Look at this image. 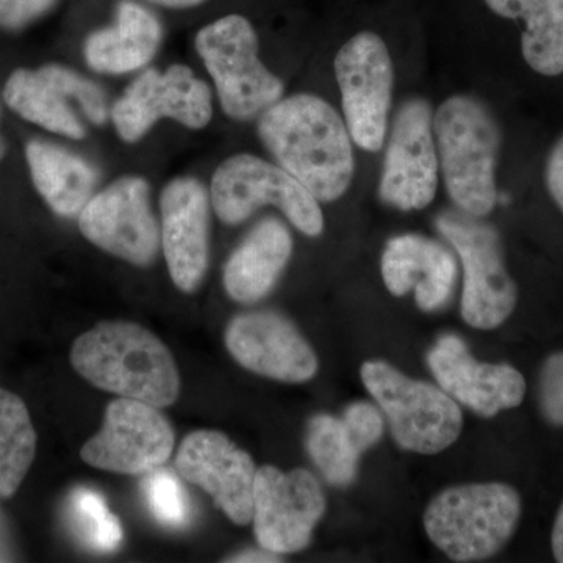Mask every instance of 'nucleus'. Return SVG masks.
Masks as SVG:
<instances>
[{"mask_svg": "<svg viewBox=\"0 0 563 563\" xmlns=\"http://www.w3.org/2000/svg\"><path fill=\"white\" fill-rule=\"evenodd\" d=\"M257 133L277 165L318 201H339L350 190L354 141L343 117L320 96L301 92L282 98L258 117Z\"/></svg>", "mask_w": 563, "mask_h": 563, "instance_id": "f257e3e1", "label": "nucleus"}, {"mask_svg": "<svg viewBox=\"0 0 563 563\" xmlns=\"http://www.w3.org/2000/svg\"><path fill=\"white\" fill-rule=\"evenodd\" d=\"M70 365L85 380L120 398L168 407L180 376L172 352L154 333L129 321H103L70 347Z\"/></svg>", "mask_w": 563, "mask_h": 563, "instance_id": "f03ea898", "label": "nucleus"}, {"mask_svg": "<svg viewBox=\"0 0 563 563\" xmlns=\"http://www.w3.org/2000/svg\"><path fill=\"white\" fill-rule=\"evenodd\" d=\"M433 135L444 187L463 213L485 218L498 203L496 168L501 128L481 99L454 95L433 113Z\"/></svg>", "mask_w": 563, "mask_h": 563, "instance_id": "7ed1b4c3", "label": "nucleus"}, {"mask_svg": "<svg viewBox=\"0 0 563 563\" xmlns=\"http://www.w3.org/2000/svg\"><path fill=\"white\" fill-rule=\"evenodd\" d=\"M521 498L503 483L463 484L433 496L424 510L426 533L454 562L487 561L517 531Z\"/></svg>", "mask_w": 563, "mask_h": 563, "instance_id": "20e7f679", "label": "nucleus"}, {"mask_svg": "<svg viewBox=\"0 0 563 563\" xmlns=\"http://www.w3.org/2000/svg\"><path fill=\"white\" fill-rule=\"evenodd\" d=\"M195 47L231 120H255L284 98V81L262 62L257 32L242 14L207 24L196 35Z\"/></svg>", "mask_w": 563, "mask_h": 563, "instance_id": "39448f33", "label": "nucleus"}, {"mask_svg": "<svg viewBox=\"0 0 563 563\" xmlns=\"http://www.w3.org/2000/svg\"><path fill=\"white\" fill-rule=\"evenodd\" d=\"M361 376L401 450L431 455L457 442L462 410L442 388L412 379L384 361L363 363Z\"/></svg>", "mask_w": 563, "mask_h": 563, "instance_id": "423d86ee", "label": "nucleus"}, {"mask_svg": "<svg viewBox=\"0 0 563 563\" xmlns=\"http://www.w3.org/2000/svg\"><path fill=\"white\" fill-rule=\"evenodd\" d=\"M435 225L462 261L463 321L479 331L499 328L517 307L518 288L507 272L498 231L459 209L443 211Z\"/></svg>", "mask_w": 563, "mask_h": 563, "instance_id": "0eeeda50", "label": "nucleus"}, {"mask_svg": "<svg viewBox=\"0 0 563 563\" xmlns=\"http://www.w3.org/2000/svg\"><path fill=\"white\" fill-rule=\"evenodd\" d=\"M214 213L229 225L242 224L265 206L277 207L307 236L324 231L320 201L301 181L279 165L257 155L236 154L218 166L211 177Z\"/></svg>", "mask_w": 563, "mask_h": 563, "instance_id": "6e6552de", "label": "nucleus"}, {"mask_svg": "<svg viewBox=\"0 0 563 563\" xmlns=\"http://www.w3.org/2000/svg\"><path fill=\"white\" fill-rule=\"evenodd\" d=\"M2 102L22 120L70 140H84L87 135L73 103L92 124L103 125L110 118L102 88L57 63L38 69H14L3 85Z\"/></svg>", "mask_w": 563, "mask_h": 563, "instance_id": "1a4fd4ad", "label": "nucleus"}, {"mask_svg": "<svg viewBox=\"0 0 563 563\" xmlns=\"http://www.w3.org/2000/svg\"><path fill=\"white\" fill-rule=\"evenodd\" d=\"M343 120L361 150L379 152L387 140L395 68L387 44L374 32H361L335 57Z\"/></svg>", "mask_w": 563, "mask_h": 563, "instance_id": "9d476101", "label": "nucleus"}, {"mask_svg": "<svg viewBox=\"0 0 563 563\" xmlns=\"http://www.w3.org/2000/svg\"><path fill=\"white\" fill-rule=\"evenodd\" d=\"M166 118L192 131L207 128L213 118L210 87L188 66L144 70L110 110V120L125 143H136Z\"/></svg>", "mask_w": 563, "mask_h": 563, "instance_id": "9b49d317", "label": "nucleus"}, {"mask_svg": "<svg viewBox=\"0 0 563 563\" xmlns=\"http://www.w3.org/2000/svg\"><path fill=\"white\" fill-rule=\"evenodd\" d=\"M77 221L88 242L131 265L146 268L161 251V225L144 177H120L95 192Z\"/></svg>", "mask_w": 563, "mask_h": 563, "instance_id": "f8f14e48", "label": "nucleus"}, {"mask_svg": "<svg viewBox=\"0 0 563 563\" xmlns=\"http://www.w3.org/2000/svg\"><path fill=\"white\" fill-rule=\"evenodd\" d=\"M325 496L312 473H284L276 466L257 468L252 523L257 543L279 555L309 547L314 528L325 514Z\"/></svg>", "mask_w": 563, "mask_h": 563, "instance_id": "ddd939ff", "label": "nucleus"}, {"mask_svg": "<svg viewBox=\"0 0 563 563\" xmlns=\"http://www.w3.org/2000/svg\"><path fill=\"white\" fill-rule=\"evenodd\" d=\"M172 422L151 404L118 398L109 404L101 431L81 448V461L103 472L150 474L173 455Z\"/></svg>", "mask_w": 563, "mask_h": 563, "instance_id": "4468645a", "label": "nucleus"}, {"mask_svg": "<svg viewBox=\"0 0 563 563\" xmlns=\"http://www.w3.org/2000/svg\"><path fill=\"white\" fill-rule=\"evenodd\" d=\"M439 169L431 103L421 98L409 99L393 120L379 198L401 211L426 209L435 199Z\"/></svg>", "mask_w": 563, "mask_h": 563, "instance_id": "2eb2a0df", "label": "nucleus"}, {"mask_svg": "<svg viewBox=\"0 0 563 563\" xmlns=\"http://www.w3.org/2000/svg\"><path fill=\"white\" fill-rule=\"evenodd\" d=\"M224 342L243 368L279 383H309L320 368L298 328L269 310L236 314L225 329Z\"/></svg>", "mask_w": 563, "mask_h": 563, "instance_id": "dca6fc26", "label": "nucleus"}, {"mask_svg": "<svg viewBox=\"0 0 563 563\" xmlns=\"http://www.w3.org/2000/svg\"><path fill=\"white\" fill-rule=\"evenodd\" d=\"M176 468L188 483L209 493L214 506L233 523H251L257 466L228 435L218 431L191 432L177 451Z\"/></svg>", "mask_w": 563, "mask_h": 563, "instance_id": "f3484780", "label": "nucleus"}, {"mask_svg": "<svg viewBox=\"0 0 563 563\" xmlns=\"http://www.w3.org/2000/svg\"><path fill=\"white\" fill-rule=\"evenodd\" d=\"M428 365L439 387L479 417L493 418L523 402V374L506 363L476 361L454 333L437 340L428 352Z\"/></svg>", "mask_w": 563, "mask_h": 563, "instance_id": "a211bd4d", "label": "nucleus"}, {"mask_svg": "<svg viewBox=\"0 0 563 563\" xmlns=\"http://www.w3.org/2000/svg\"><path fill=\"white\" fill-rule=\"evenodd\" d=\"M161 211L162 250L169 276L180 291H196L209 269V191L195 177H177L162 192Z\"/></svg>", "mask_w": 563, "mask_h": 563, "instance_id": "6ab92c4d", "label": "nucleus"}, {"mask_svg": "<svg viewBox=\"0 0 563 563\" xmlns=\"http://www.w3.org/2000/svg\"><path fill=\"white\" fill-rule=\"evenodd\" d=\"M380 273L391 295H409L422 312H437L453 298L457 262L442 243L417 233H404L385 244Z\"/></svg>", "mask_w": 563, "mask_h": 563, "instance_id": "aec40b11", "label": "nucleus"}, {"mask_svg": "<svg viewBox=\"0 0 563 563\" xmlns=\"http://www.w3.org/2000/svg\"><path fill=\"white\" fill-rule=\"evenodd\" d=\"M291 254L292 236L284 222L276 218L257 222L225 263V291L240 303L262 301L276 287Z\"/></svg>", "mask_w": 563, "mask_h": 563, "instance_id": "412c9836", "label": "nucleus"}, {"mask_svg": "<svg viewBox=\"0 0 563 563\" xmlns=\"http://www.w3.org/2000/svg\"><path fill=\"white\" fill-rule=\"evenodd\" d=\"M162 38V22L154 13L132 0H121L114 25L85 40L84 58L96 73L121 76L150 65Z\"/></svg>", "mask_w": 563, "mask_h": 563, "instance_id": "4be33fe9", "label": "nucleus"}, {"mask_svg": "<svg viewBox=\"0 0 563 563\" xmlns=\"http://www.w3.org/2000/svg\"><path fill=\"white\" fill-rule=\"evenodd\" d=\"M25 161L33 187L55 214L73 220L95 196L98 172L66 147L32 140L25 146Z\"/></svg>", "mask_w": 563, "mask_h": 563, "instance_id": "5701e85b", "label": "nucleus"}, {"mask_svg": "<svg viewBox=\"0 0 563 563\" xmlns=\"http://www.w3.org/2000/svg\"><path fill=\"white\" fill-rule=\"evenodd\" d=\"M507 20L523 21L521 51L526 63L542 76L563 73V0H485Z\"/></svg>", "mask_w": 563, "mask_h": 563, "instance_id": "b1692460", "label": "nucleus"}, {"mask_svg": "<svg viewBox=\"0 0 563 563\" xmlns=\"http://www.w3.org/2000/svg\"><path fill=\"white\" fill-rule=\"evenodd\" d=\"M35 426L16 393L0 387V499L18 490L36 455Z\"/></svg>", "mask_w": 563, "mask_h": 563, "instance_id": "393cba45", "label": "nucleus"}, {"mask_svg": "<svg viewBox=\"0 0 563 563\" xmlns=\"http://www.w3.org/2000/svg\"><path fill=\"white\" fill-rule=\"evenodd\" d=\"M306 444L314 466L329 484L347 487L354 483L362 453L342 418L314 415L307 426Z\"/></svg>", "mask_w": 563, "mask_h": 563, "instance_id": "a878e982", "label": "nucleus"}, {"mask_svg": "<svg viewBox=\"0 0 563 563\" xmlns=\"http://www.w3.org/2000/svg\"><path fill=\"white\" fill-rule=\"evenodd\" d=\"M66 514L73 531L91 550L113 553L121 547L124 531L120 518L111 512L98 492L76 488L70 493Z\"/></svg>", "mask_w": 563, "mask_h": 563, "instance_id": "bb28decb", "label": "nucleus"}, {"mask_svg": "<svg viewBox=\"0 0 563 563\" xmlns=\"http://www.w3.org/2000/svg\"><path fill=\"white\" fill-rule=\"evenodd\" d=\"M144 498L158 523L184 528L191 518V504L184 485L172 472L158 468L143 483Z\"/></svg>", "mask_w": 563, "mask_h": 563, "instance_id": "cd10ccee", "label": "nucleus"}, {"mask_svg": "<svg viewBox=\"0 0 563 563\" xmlns=\"http://www.w3.org/2000/svg\"><path fill=\"white\" fill-rule=\"evenodd\" d=\"M344 426L362 454L379 442L384 435V415L372 402H352L342 415Z\"/></svg>", "mask_w": 563, "mask_h": 563, "instance_id": "c85d7f7f", "label": "nucleus"}, {"mask_svg": "<svg viewBox=\"0 0 563 563\" xmlns=\"http://www.w3.org/2000/svg\"><path fill=\"white\" fill-rule=\"evenodd\" d=\"M539 399L544 420L563 426V352H555L543 363Z\"/></svg>", "mask_w": 563, "mask_h": 563, "instance_id": "c756f323", "label": "nucleus"}, {"mask_svg": "<svg viewBox=\"0 0 563 563\" xmlns=\"http://www.w3.org/2000/svg\"><path fill=\"white\" fill-rule=\"evenodd\" d=\"M58 0H0V31L20 32L57 7Z\"/></svg>", "mask_w": 563, "mask_h": 563, "instance_id": "7c9ffc66", "label": "nucleus"}, {"mask_svg": "<svg viewBox=\"0 0 563 563\" xmlns=\"http://www.w3.org/2000/svg\"><path fill=\"white\" fill-rule=\"evenodd\" d=\"M544 177H547V187L551 198L563 211V136L554 144L553 150L548 155Z\"/></svg>", "mask_w": 563, "mask_h": 563, "instance_id": "2f4dec72", "label": "nucleus"}, {"mask_svg": "<svg viewBox=\"0 0 563 563\" xmlns=\"http://www.w3.org/2000/svg\"><path fill=\"white\" fill-rule=\"evenodd\" d=\"M16 561V547L5 514L0 509V562Z\"/></svg>", "mask_w": 563, "mask_h": 563, "instance_id": "473e14b6", "label": "nucleus"}, {"mask_svg": "<svg viewBox=\"0 0 563 563\" xmlns=\"http://www.w3.org/2000/svg\"><path fill=\"white\" fill-rule=\"evenodd\" d=\"M228 562H280L279 554L272 553V551L265 550L262 548L261 551L257 550H246L242 551V553L232 555L231 559H228Z\"/></svg>", "mask_w": 563, "mask_h": 563, "instance_id": "72a5a7b5", "label": "nucleus"}, {"mask_svg": "<svg viewBox=\"0 0 563 563\" xmlns=\"http://www.w3.org/2000/svg\"><path fill=\"white\" fill-rule=\"evenodd\" d=\"M551 544H553V554L555 561L563 563V503L555 517L553 533H551Z\"/></svg>", "mask_w": 563, "mask_h": 563, "instance_id": "f704fd0d", "label": "nucleus"}, {"mask_svg": "<svg viewBox=\"0 0 563 563\" xmlns=\"http://www.w3.org/2000/svg\"><path fill=\"white\" fill-rule=\"evenodd\" d=\"M147 2L155 3V5L166 7V9L185 10L201 5L206 0H147Z\"/></svg>", "mask_w": 563, "mask_h": 563, "instance_id": "c9c22d12", "label": "nucleus"}, {"mask_svg": "<svg viewBox=\"0 0 563 563\" xmlns=\"http://www.w3.org/2000/svg\"><path fill=\"white\" fill-rule=\"evenodd\" d=\"M0 121H2V98H0ZM7 155V140L5 136L2 135V131H0V163H2L3 158Z\"/></svg>", "mask_w": 563, "mask_h": 563, "instance_id": "e433bc0d", "label": "nucleus"}]
</instances>
